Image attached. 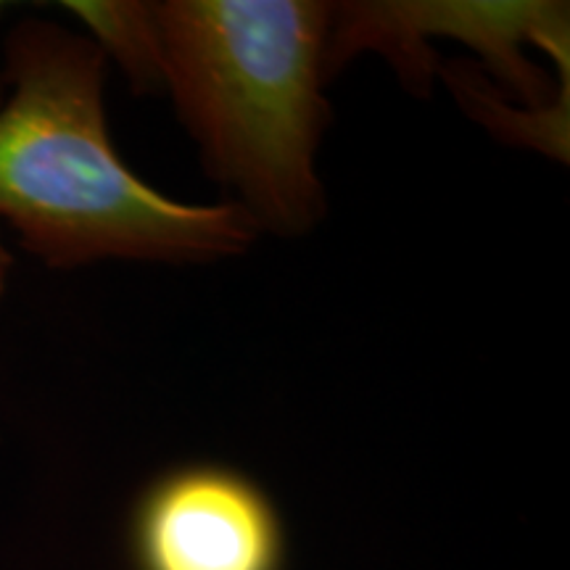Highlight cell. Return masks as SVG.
Instances as JSON below:
<instances>
[{
	"label": "cell",
	"instance_id": "8992f818",
	"mask_svg": "<svg viewBox=\"0 0 570 570\" xmlns=\"http://www.w3.org/2000/svg\"><path fill=\"white\" fill-rule=\"evenodd\" d=\"M11 252L9 246L3 244V233H0V296L6 294V285H9V275H11Z\"/></svg>",
	"mask_w": 570,
	"mask_h": 570
},
{
	"label": "cell",
	"instance_id": "7a4b0ae2",
	"mask_svg": "<svg viewBox=\"0 0 570 570\" xmlns=\"http://www.w3.org/2000/svg\"><path fill=\"white\" fill-rule=\"evenodd\" d=\"M151 19L159 85L204 173L259 230L309 233L325 217L315 156L331 122L333 3L164 0Z\"/></svg>",
	"mask_w": 570,
	"mask_h": 570
},
{
	"label": "cell",
	"instance_id": "277c9868",
	"mask_svg": "<svg viewBox=\"0 0 570 570\" xmlns=\"http://www.w3.org/2000/svg\"><path fill=\"white\" fill-rule=\"evenodd\" d=\"M138 570H283L285 537L265 491L227 468L167 473L132 518Z\"/></svg>",
	"mask_w": 570,
	"mask_h": 570
},
{
	"label": "cell",
	"instance_id": "6da1fadb",
	"mask_svg": "<svg viewBox=\"0 0 570 570\" xmlns=\"http://www.w3.org/2000/svg\"><path fill=\"white\" fill-rule=\"evenodd\" d=\"M106 53L85 32L27 17L6 38L0 223L53 269L106 259L209 265L259 227L238 204H183L140 180L106 125Z\"/></svg>",
	"mask_w": 570,
	"mask_h": 570
},
{
	"label": "cell",
	"instance_id": "5b68a950",
	"mask_svg": "<svg viewBox=\"0 0 570 570\" xmlns=\"http://www.w3.org/2000/svg\"><path fill=\"white\" fill-rule=\"evenodd\" d=\"M63 9H69L71 17L80 21L82 32L98 42L106 59H117L135 90L148 92L161 88L151 3L69 0Z\"/></svg>",
	"mask_w": 570,
	"mask_h": 570
},
{
	"label": "cell",
	"instance_id": "3957f363",
	"mask_svg": "<svg viewBox=\"0 0 570 570\" xmlns=\"http://www.w3.org/2000/svg\"><path fill=\"white\" fill-rule=\"evenodd\" d=\"M428 35L468 42L531 109L568 117V101H552V82L523 53V42H533L568 75V3H333L327 71L336 75L352 56L375 51L425 96L433 80Z\"/></svg>",
	"mask_w": 570,
	"mask_h": 570
},
{
	"label": "cell",
	"instance_id": "52a82bcc",
	"mask_svg": "<svg viewBox=\"0 0 570 570\" xmlns=\"http://www.w3.org/2000/svg\"><path fill=\"white\" fill-rule=\"evenodd\" d=\"M0 101H3V88H0Z\"/></svg>",
	"mask_w": 570,
	"mask_h": 570
}]
</instances>
